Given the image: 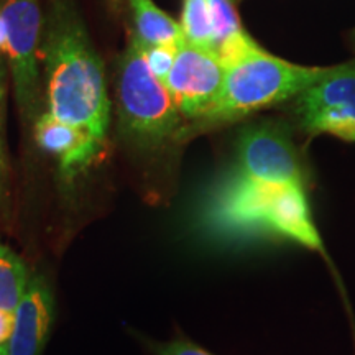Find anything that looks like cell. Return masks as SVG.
Wrapping results in <instances>:
<instances>
[{"label": "cell", "instance_id": "obj_1", "mask_svg": "<svg viewBox=\"0 0 355 355\" xmlns=\"http://www.w3.org/2000/svg\"><path fill=\"white\" fill-rule=\"evenodd\" d=\"M199 224L217 239L272 235L327 259L304 188L298 184L266 183L230 171L204 196Z\"/></svg>", "mask_w": 355, "mask_h": 355}, {"label": "cell", "instance_id": "obj_2", "mask_svg": "<svg viewBox=\"0 0 355 355\" xmlns=\"http://www.w3.org/2000/svg\"><path fill=\"white\" fill-rule=\"evenodd\" d=\"M50 114L105 141L110 99L104 66L74 12L53 10L42 44Z\"/></svg>", "mask_w": 355, "mask_h": 355}, {"label": "cell", "instance_id": "obj_3", "mask_svg": "<svg viewBox=\"0 0 355 355\" xmlns=\"http://www.w3.org/2000/svg\"><path fill=\"white\" fill-rule=\"evenodd\" d=\"M332 68L334 66H300L272 56L260 48L225 68L224 86L219 96L196 122L201 127L232 122L255 110L298 97L327 76Z\"/></svg>", "mask_w": 355, "mask_h": 355}, {"label": "cell", "instance_id": "obj_4", "mask_svg": "<svg viewBox=\"0 0 355 355\" xmlns=\"http://www.w3.org/2000/svg\"><path fill=\"white\" fill-rule=\"evenodd\" d=\"M117 89L122 130L137 144L152 148L180 140L186 132L184 117L168 87L150 71L137 35L123 55Z\"/></svg>", "mask_w": 355, "mask_h": 355}, {"label": "cell", "instance_id": "obj_5", "mask_svg": "<svg viewBox=\"0 0 355 355\" xmlns=\"http://www.w3.org/2000/svg\"><path fill=\"white\" fill-rule=\"evenodd\" d=\"M301 127L311 135L327 133L355 141V61L334 66L296 101Z\"/></svg>", "mask_w": 355, "mask_h": 355}, {"label": "cell", "instance_id": "obj_6", "mask_svg": "<svg viewBox=\"0 0 355 355\" xmlns=\"http://www.w3.org/2000/svg\"><path fill=\"white\" fill-rule=\"evenodd\" d=\"M7 28V55L19 107L25 115L33 110L38 92V42L42 30L40 0H2Z\"/></svg>", "mask_w": 355, "mask_h": 355}, {"label": "cell", "instance_id": "obj_7", "mask_svg": "<svg viewBox=\"0 0 355 355\" xmlns=\"http://www.w3.org/2000/svg\"><path fill=\"white\" fill-rule=\"evenodd\" d=\"M225 79V66L216 51L183 43L165 86L184 121L196 122L217 99Z\"/></svg>", "mask_w": 355, "mask_h": 355}, {"label": "cell", "instance_id": "obj_8", "mask_svg": "<svg viewBox=\"0 0 355 355\" xmlns=\"http://www.w3.org/2000/svg\"><path fill=\"white\" fill-rule=\"evenodd\" d=\"M234 171L266 183L303 186V170L291 140L275 127H255L239 140Z\"/></svg>", "mask_w": 355, "mask_h": 355}, {"label": "cell", "instance_id": "obj_9", "mask_svg": "<svg viewBox=\"0 0 355 355\" xmlns=\"http://www.w3.org/2000/svg\"><path fill=\"white\" fill-rule=\"evenodd\" d=\"M35 140L38 146L58 159L66 180H73L101 158L105 141L83 128L71 125L50 112L40 115L35 123Z\"/></svg>", "mask_w": 355, "mask_h": 355}, {"label": "cell", "instance_id": "obj_10", "mask_svg": "<svg viewBox=\"0 0 355 355\" xmlns=\"http://www.w3.org/2000/svg\"><path fill=\"white\" fill-rule=\"evenodd\" d=\"M55 316V301L44 278L30 282L28 291L15 311L7 355H42Z\"/></svg>", "mask_w": 355, "mask_h": 355}, {"label": "cell", "instance_id": "obj_11", "mask_svg": "<svg viewBox=\"0 0 355 355\" xmlns=\"http://www.w3.org/2000/svg\"><path fill=\"white\" fill-rule=\"evenodd\" d=\"M214 26V51L225 68L242 60L260 46L242 28L237 12L230 0H209Z\"/></svg>", "mask_w": 355, "mask_h": 355}, {"label": "cell", "instance_id": "obj_12", "mask_svg": "<svg viewBox=\"0 0 355 355\" xmlns=\"http://www.w3.org/2000/svg\"><path fill=\"white\" fill-rule=\"evenodd\" d=\"M135 21L137 37L146 44L186 43L181 25L158 8L152 0H128Z\"/></svg>", "mask_w": 355, "mask_h": 355}, {"label": "cell", "instance_id": "obj_13", "mask_svg": "<svg viewBox=\"0 0 355 355\" xmlns=\"http://www.w3.org/2000/svg\"><path fill=\"white\" fill-rule=\"evenodd\" d=\"M30 282L24 260L8 247L0 245V309L15 313Z\"/></svg>", "mask_w": 355, "mask_h": 355}, {"label": "cell", "instance_id": "obj_14", "mask_svg": "<svg viewBox=\"0 0 355 355\" xmlns=\"http://www.w3.org/2000/svg\"><path fill=\"white\" fill-rule=\"evenodd\" d=\"M180 25L186 43L214 51V26L209 0H184Z\"/></svg>", "mask_w": 355, "mask_h": 355}, {"label": "cell", "instance_id": "obj_15", "mask_svg": "<svg viewBox=\"0 0 355 355\" xmlns=\"http://www.w3.org/2000/svg\"><path fill=\"white\" fill-rule=\"evenodd\" d=\"M180 46L178 44H146L140 40V48L146 64H148L150 71L155 74V78L159 79L163 84L170 76Z\"/></svg>", "mask_w": 355, "mask_h": 355}, {"label": "cell", "instance_id": "obj_16", "mask_svg": "<svg viewBox=\"0 0 355 355\" xmlns=\"http://www.w3.org/2000/svg\"><path fill=\"white\" fill-rule=\"evenodd\" d=\"M155 354L157 355H212L198 345L186 343V340H175L171 344L155 345Z\"/></svg>", "mask_w": 355, "mask_h": 355}, {"label": "cell", "instance_id": "obj_17", "mask_svg": "<svg viewBox=\"0 0 355 355\" xmlns=\"http://www.w3.org/2000/svg\"><path fill=\"white\" fill-rule=\"evenodd\" d=\"M13 327H15V313L0 309V355H7Z\"/></svg>", "mask_w": 355, "mask_h": 355}, {"label": "cell", "instance_id": "obj_18", "mask_svg": "<svg viewBox=\"0 0 355 355\" xmlns=\"http://www.w3.org/2000/svg\"><path fill=\"white\" fill-rule=\"evenodd\" d=\"M0 51H7V28L2 13H0Z\"/></svg>", "mask_w": 355, "mask_h": 355}, {"label": "cell", "instance_id": "obj_19", "mask_svg": "<svg viewBox=\"0 0 355 355\" xmlns=\"http://www.w3.org/2000/svg\"><path fill=\"white\" fill-rule=\"evenodd\" d=\"M2 165H3V158H2V144H0V171H2Z\"/></svg>", "mask_w": 355, "mask_h": 355}, {"label": "cell", "instance_id": "obj_20", "mask_svg": "<svg viewBox=\"0 0 355 355\" xmlns=\"http://www.w3.org/2000/svg\"><path fill=\"white\" fill-rule=\"evenodd\" d=\"M110 2H112L115 7H119V6H121V2H122V0H110Z\"/></svg>", "mask_w": 355, "mask_h": 355}, {"label": "cell", "instance_id": "obj_21", "mask_svg": "<svg viewBox=\"0 0 355 355\" xmlns=\"http://www.w3.org/2000/svg\"><path fill=\"white\" fill-rule=\"evenodd\" d=\"M0 96H2V91H0Z\"/></svg>", "mask_w": 355, "mask_h": 355}]
</instances>
